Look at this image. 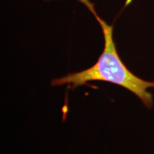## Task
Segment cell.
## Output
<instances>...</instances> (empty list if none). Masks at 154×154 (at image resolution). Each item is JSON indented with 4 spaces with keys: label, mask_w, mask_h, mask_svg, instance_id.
Returning <instances> with one entry per match:
<instances>
[{
    "label": "cell",
    "mask_w": 154,
    "mask_h": 154,
    "mask_svg": "<svg viewBox=\"0 0 154 154\" xmlns=\"http://www.w3.org/2000/svg\"><path fill=\"white\" fill-rule=\"evenodd\" d=\"M93 14L101 26L104 38V48L101 54L92 66L54 79L51 85L57 86L67 84L71 88H75L93 81L110 82L132 92L146 108L151 109L153 105V95L147 89L154 88V82L142 79L127 68L116 47L113 25L108 24L96 12Z\"/></svg>",
    "instance_id": "6da1fadb"
}]
</instances>
